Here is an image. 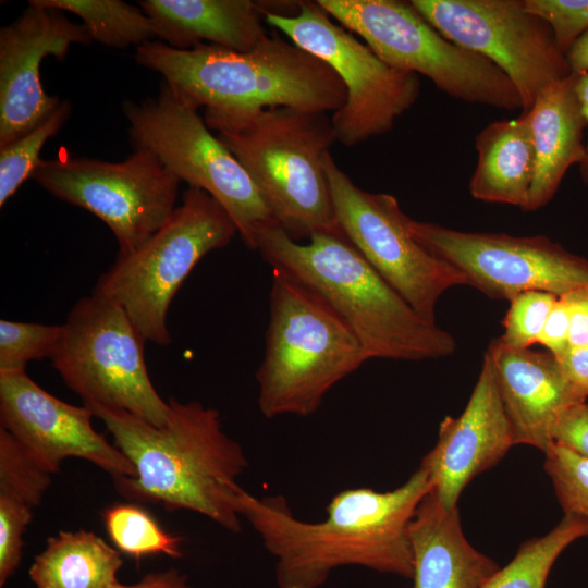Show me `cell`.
I'll list each match as a JSON object with an SVG mask.
<instances>
[{
    "mask_svg": "<svg viewBox=\"0 0 588 588\" xmlns=\"http://www.w3.org/2000/svg\"><path fill=\"white\" fill-rule=\"evenodd\" d=\"M431 490L419 467L385 492L351 488L335 494L324 519L297 518L283 495L242 494V516L274 560L278 588H320L344 566L413 578L409 523Z\"/></svg>",
    "mask_w": 588,
    "mask_h": 588,
    "instance_id": "6da1fadb",
    "label": "cell"
},
{
    "mask_svg": "<svg viewBox=\"0 0 588 588\" xmlns=\"http://www.w3.org/2000/svg\"><path fill=\"white\" fill-rule=\"evenodd\" d=\"M168 403L163 427L123 409L86 406L103 421L114 445L134 467V476L113 478L117 491L134 502L198 513L240 532L245 490L237 479L248 467L245 451L223 431L216 408L174 397Z\"/></svg>",
    "mask_w": 588,
    "mask_h": 588,
    "instance_id": "7a4b0ae2",
    "label": "cell"
},
{
    "mask_svg": "<svg viewBox=\"0 0 588 588\" xmlns=\"http://www.w3.org/2000/svg\"><path fill=\"white\" fill-rule=\"evenodd\" d=\"M134 60L159 73L196 110L286 107L334 113L346 99L342 81L327 63L279 33L268 34L249 52L209 44L180 50L155 40L135 48Z\"/></svg>",
    "mask_w": 588,
    "mask_h": 588,
    "instance_id": "3957f363",
    "label": "cell"
},
{
    "mask_svg": "<svg viewBox=\"0 0 588 588\" xmlns=\"http://www.w3.org/2000/svg\"><path fill=\"white\" fill-rule=\"evenodd\" d=\"M320 295L346 322L369 359L422 360L452 355L454 336L424 320L342 233L292 240L277 223L262 228L255 248Z\"/></svg>",
    "mask_w": 588,
    "mask_h": 588,
    "instance_id": "277c9868",
    "label": "cell"
},
{
    "mask_svg": "<svg viewBox=\"0 0 588 588\" xmlns=\"http://www.w3.org/2000/svg\"><path fill=\"white\" fill-rule=\"evenodd\" d=\"M204 120L245 169L292 240L342 233L324 169V158L336 142L327 113L286 107L205 110Z\"/></svg>",
    "mask_w": 588,
    "mask_h": 588,
    "instance_id": "5b68a950",
    "label": "cell"
},
{
    "mask_svg": "<svg viewBox=\"0 0 588 588\" xmlns=\"http://www.w3.org/2000/svg\"><path fill=\"white\" fill-rule=\"evenodd\" d=\"M265 353L256 372L266 418L307 417L369 358L346 322L315 291L273 268Z\"/></svg>",
    "mask_w": 588,
    "mask_h": 588,
    "instance_id": "8992f818",
    "label": "cell"
},
{
    "mask_svg": "<svg viewBox=\"0 0 588 588\" xmlns=\"http://www.w3.org/2000/svg\"><path fill=\"white\" fill-rule=\"evenodd\" d=\"M236 233L212 196L188 186L168 221L136 250L118 255L93 292L120 305L145 341L167 346L173 297L199 260L225 247Z\"/></svg>",
    "mask_w": 588,
    "mask_h": 588,
    "instance_id": "52a82bcc",
    "label": "cell"
},
{
    "mask_svg": "<svg viewBox=\"0 0 588 588\" xmlns=\"http://www.w3.org/2000/svg\"><path fill=\"white\" fill-rule=\"evenodd\" d=\"M341 26L364 39L388 65L428 77L442 93L501 110L522 109L518 91L488 59L442 36L400 0H317Z\"/></svg>",
    "mask_w": 588,
    "mask_h": 588,
    "instance_id": "ba28073f",
    "label": "cell"
},
{
    "mask_svg": "<svg viewBox=\"0 0 588 588\" xmlns=\"http://www.w3.org/2000/svg\"><path fill=\"white\" fill-rule=\"evenodd\" d=\"M145 342L120 305L93 292L69 311L50 359L83 405L123 409L163 427L170 407L149 378Z\"/></svg>",
    "mask_w": 588,
    "mask_h": 588,
    "instance_id": "9c48e42d",
    "label": "cell"
},
{
    "mask_svg": "<svg viewBox=\"0 0 588 588\" xmlns=\"http://www.w3.org/2000/svg\"><path fill=\"white\" fill-rule=\"evenodd\" d=\"M123 112L134 149H149L181 182L212 196L254 250L258 232L275 220L245 169L198 110L162 81L156 97L126 100Z\"/></svg>",
    "mask_w": 588,
    "mask_h": 588,
    "instance_id": "30bf717a",
    "label": "cell"
},
{
    "mask_svg": "<svg viewBox=\"0 0 588 588\" xmlns=\"http://www.w3.org/2000/svg\"><path fill=\"white\" fill-rule=\"evenodd\" d=\"M264 20L327 63L342 81L346 99L331 117L335 138L342 145L352 147L389 132L417 101L419 76L388 65L334 23L317 1H299L292 15L264 13Z\"/></svg>",
    "mask_w": 588,
    "mask_h": 588,
    "instance_id": "8fae6325",
    "label": "cell"
},
{
    "mask_svg": "<svg viewBox=\"0 0 588 588\" xmlns=\"http://www.w3.org/2000/svg\"><path fill=\"white\" fill-rule=\"evenodd\" d=\"M32 179L56 198L100 219L117 240L118 255L136 250L168 221L181 183L146 148L134 149L122 161L41 159Z\"/></svg>",
    "mask_w": 588,
    "mask_h": 588,
    "instance_id": "7c38bea8",
    "label": "cell"
},
{
    "mask_svg": "<svg viewBox=\"0 0 588 588\" xmlns=\"http://www.w3.org/2000/svg\"><path fill=\"white\" fill-rule=\"evenodd\" d=\"M324 169L345 237L424 320L436 323L439 298L453 286L468 285L466 277L413 237L394 196L358 187L331 154Z\"/></svg>",
    "mask_w": 588,
    "mask_h": 588,
    "instance_id": "4fadbf2b",
    "label": "cell"
},
{
    "mask_svg": "<svg viewBox=\"0 0 588 588\" xmlns=\"http://www.w3.org/2000/svg\"><path fill=\"white\" fill-rule=\"evenodd\" d=\"M442 36L495 64L516 87L522 112L548 85L571 74L550 26L524 0H412Z\"/></svg>",
    "mask_w": 588,
    "mask_h": 588,
    "instance_id": "5bb4252c",
    "label": "cell"
},
{
    "mask_svg": "<svg viewBox=\"0 0 588 588\" xmlns=\"http://www.w3.org/2000/svg\"><path fill=\"white\" fill-rule=\"evenodd\" d=\"M409 233L485 295L511 301L527 291L556 296L588 287V259L544 235L464 232L407 217Z\"/></svg>",
    "mask_w": 588,
    "mask_h": 588,
    "instance_id": "9a60e30c",
    "label": "cell"
},
{
    "mask_svg": "<svg viewBox=\"0 0 588 588\" xmlns=\"http://www.w3.org/2000/svg\"><path fill=\"white\" fill-rule=\"evenodd\" d=\"M90 42L83 23L38 0H30L0 29V148L37 126L61 101L42 87V60L49 56L62 60L72 45Z\"/></svg>",
    "mask_w": 588,
    "mask_h": 588,
    "instance_id": "2e32d148",
    "label": "cell"
},
{
    "mask_svg": "<svg viewBox=\"0 0 588 588\" xmlns=\"http://www.w3.org/2000/svg\"><path fill=\"white\" fill-rule=\"evenodd\" d=\"M94 414L45 391L25 371L0 373V421L50 474L68 457L95 464L112 478L135 474L132 463L91 424Z\"/></svg>",
    "mask_w": 588,
    "mask_h": 588,
    "instance_id": "e0dca14e",
    "label": "cell"
},
{
    "mask_svg": "<svg viewBox=\"0 0 588 588\" xmlns=\"http://www.w3.org/2000/svg\"><path fill=\"white\" fill-rule=\"evenodd\" d=\"M515 445L495 375L485 353L482 367L463 413L440 424L434 448L422 458L431 492L446 509L457 506L464 488L495 466Z\"/></svg>",
    "mask_w": 588,
    "mask_h": 588,
    "instance_id": "ac0fdd59",
    "label": "cell"
},
{
    "mask_svg": "<svg viewBox=\"0 0 588 588\" xmlns=\"http://www.w3.org/2000/svg\"><path fill=\"white\" fill-rule=\"evenodd\" d=\"M500 396L516 444L543 453L553 444L551 429L567 406L585 402L567 382L548 351L512 348L494 339L488 346Z\"/></svg>",
    "mask_w": 588,
    "mask_h": 588,
    "instance_id": "d6986e66",
    "label": "cell"
},
{
    "mask_svg": "<svg viewBox=\"0 0 588 588\" xmlns=\"http://www.w3.org/2000/svg\"><path fill=\"white\" fill-rule=\"evenodd\" d=\"M413 588H480L498 563L466 539L456 507L446 509L430 491L409 523Z\"/></svg>",
    "mask_w": 588,
    "mask_h": 588,
    "instance_id": "ffe728a7",
    "label": "cell"
},
{
    "mask_svg": "<svg viewBox=\"0 0 588 588\" xmlns=\"http://www.w3.org/2000/svg\"><path fill=\"white\" fill-rule=\"evenodd\" d=\"M577 75L543 88L529 108L535 152V173L526 211L544 207L556 194L571 167L585 155L584 131L588 123L576 93Z\"/></svg>",
    "mask_w": 588,
    "mask_h": 588,
    "instance_id": "44dd1931",
    "label": "cell"
},
{
    "mask_svg": "<svg viewBox=\"0 0 588 588\" xmlns=\"http://www.w3.org/2000/svg\"><path fill=\"white\" fill-rule=\"evenodd\" d=\"M138 4L156 23L158 41L180 50L209 44L249 52L268 35L259 1L140 0Z\"/></svg>",
    "mask_w": 588,
    "mask_h": 588,
    "instance_id": "7402d4cb",
    "label": "cell"
},
{
    "mask_svg": "<svg viewBox=\"0 0 588 588\" xmlns=\"http://www.w3.org/2000/svg\"><path fill=\"white\" fill-rule=\"evenodd\" d=\"M475 149L477 162L468 185L473 198L526 211L535 173L528 113L486 125L476 136Z\"/></svg>",
    "mask_w": 588,
    "mask_h": 588,
    "instance_id": "603a6c76",
    "label": "cell"
},
{
    "mask_svg": "<svg viewBox=\"0 0 588 588\" xmlns=\"http://www.w3.org/2000/svg\"><path fill=\"white\" fill-rule=\"evenodd\" d=\"M123 564L119 550L93 531H59L28 571L36 588H113Z\"/></svg>",
    "mask_w": 588,
    "mask_h": 588,
    "instance_id": "cb8c5ba5",
    "label": "cell"
},
{
    "mask_svg": "<svg viewBox=\"0 0 588 588\" xmlns=\"http://www.w3.org/2000/svg\"><path fill=\"white\" fill-rule=\"evenodd\" d=\"M42 5L77 15L93 39L106 47L135 48L158 40L156 23L122 0H38Z\"/></svg>",
    "mask_w": 588,
    "mask_h": 588,
    "instance_id": "d4e9b609",
    "label": "cell"
},
{
    "mask_svg": "<svg viewBox=\"0 0 588 588\" xmlns=\"http://www.w3.org/2000/svg\"><path fill=\"white\" fill-rule=\"evenodd\" d=\"M588 536V519L564 514L548 534L526 540L514 558L499 567L480 588H546L560 554L574 541Z\"/></svg>",
    "mask_w": 588,
    "mask_h": 588,
    "instance_id": "484cf974",
    "label": "cell"
},
{
    "mask_svg": "<svg viewBox=\"0 0 588 588\" xmlns=\"http://www.w3.org/2000/svg\"><path fill=\"white\" fill-rule=\"evenodd\" d=\"M102 518L110 540L122 553L135 559L160 553L182 556L183 538L167 532L140 505L115 503L105 510Z\"/></svg>",
    "mask_w": 588,
    "mask_h": 588,
    "instance_id": "4316f807",
    "label": "cell"
},
{
    "mask_svg": "<svg viewBox=\"0 0 588 588\" xmlns=\"http://www.w3.org/2000/svg\"><path fill=\"white\" fill-rule=\"evenodd\" d=\"M72 106L61 100L57 108L37 126L8 146L0 148V207L32 179L40 162V151L46 142L56 136L69 120Z\"/></svg>",
    "mask_w": 588,
    "mask_h": 588,
    "instance_id": "83f0119b",
    "label": "cell"
},
{
    "mask_svg": "<svg viewBox=\"0 0 588 588\" xmlns=\"http://www.w3.org/2000/svg\"><path fill=\"white\" fill-rule=\"evenodd\" d=\"M50 482L51 474L17 439L0 427V492L34 509L40 504Z\"/></svg>",
    "mask_w": 588,
    "mask_h": 588,
    "instance_id": "f1b7e54d",
    "label": "cell"
},
{
    "mask_svg": "<svg viewBox=\"0 0 588 588\" xmlns=\"http://www.w3.org/2000/svg\"><path fill=\"white\" fill-rule=\"evenodd\" d=\"M62 334V324L0 320V373L25 371L34 359L51 357Z\"/></svg>",
    "mask_w": 588,
    "mask_h": 588,
    "instance_id": "f546056e",
    "label": "cell"
},
{
    "mask_svg": "<svg viewBox=\"0 0 588 588\" xmlns=\"http://www.w3.org/2000/svg\"><path fill=\"white\" fill-rule=\"evenodd\" d=\"M544 455V470L564 514L588 519V460L556 443Z\"/></svg>",
    "mask_w": 588,
    "mask_h": 588,
    "instance_id": "4dcf8cb0",
    "label": "cell"
},
{
    "mask_svg": "<svg viewBox=\"0 0 588 588\" xmlns=\"http://www.w3.org/2000/svg\"><path fill=\"white\" fill-rule=\"evenodd\" d=\"M558 298L544 291H527L515 296L503 319V333L497 340L512 348H530L538 343Z\"/></svg>",
    "mask_w": 588,
    "mask_h": 588,
    "instance_id": "1f68e13d",
    "label": "cell"
},
{
    "mask_svg": "<svg viewBox=\"0 0 588 588\" xmlns=\"http://www.w3.org/2000/svg\"><path fill=\"white\" fill-rule=\"evenodd\" d=\"M524 5L550 26L564 54L588 30V0H524Z\"/></svg>",
    "mask_w": 588,
    "mask_h": 588,
    "instance_id": "d6a6232c",
    "label": "cell"
},
{
    "mask_svg": "<svg viewBox=\"0 0 588 588\" xmlns=\"http://www.w3.org/2000/svg\"><path fill=\"white\" fill-rule=\"evenodd\" d=\"M33 518V507L0 492V587L15 573L23 551V534Z\"/></svg>",
    "mask_w": 588,
    "mask_h": 588,
    "instance_id": "836d02e7",
    "label": "cell"
},
{
    "mask_svg": "<svg viewBox=\"0 0 588 588\" xmlns=\"http://www.w3.org/2000/svg\"><path fill=\"white\" fill-rule=\"evenodd\" d=\"M551 438L553 443L588 460V404L586 401L574 403L560 413L552 426Z\"/></svg>",
    "mask_w": 588,
    "mask_h": 588,
    "instance_id": "e575fe53",
    "label": "cell"
},
{
    "mask_svg": "<svg viewBox=\"0 0 588 588\" xmlns=\"http://www.w3.org/2000/svg\"><path fill=\"white\" fill-rule=\"evenodd\" d=\"M539 344L543 345L556 359L569 348L568 306L563 296H559L540 334Z\"/></svg>",
    "mask_w": 588,
    "mask_h": 588,
    "instance_id": "d590c367",
    "label": "cell"
},
{
    "mask_svg": "<svg viewBox=\"0 0 588 588\" xmlns=\"http://www.w3.org/2000/svg\"><path fill=\"white\" fill-rule=\"evenodd\" d=\"M562 296L568 306L569 347L588 345V287Z\"/></svg>",
    "mask_w": 588,
    "mask_h": 588,
    "instance_id": "8d00e7d4",
    "label": "cell"
},
{
    "mask_svg": "<svg viewBox=\"0 0 588 588\" xmlns=\"http://www.w3.org/2000/svg\"><path fill=\"white\" fill-rule=\"evenodd\" d=\"M558 362L572 389L586 401L588 397V345L569 347Z\"/></svg>",
    "mask_w": 588,
    "mask_h": 588,
    "instance_id": "74e56055",
    "label": "cell"
},
{
    "mask_svg": "<svg viewBox=\"0 0 588 588\" xmlns=\"http://www.w3.org/2000/svg\"><path fill=\"white\" fill-rule=\"evenodd\" d=\"M113 588H194L187 577L179 571L171 568L162 572L149 573L139 581L132 585H118Z\"/></svg>",
    "mask_w": 588,
    "mask_h": 588,
    "instance_id": "f35d334b",
    "label": "cell"
},
{
    "mask_svg": "<svg viewBox=\"0 0 588 588\" xmlns=\"http://www.w3.org/2000/svg\"><path fill=\"white\" fill-rule=\"evenodd\" d=\"M565 58L573 74L588 73V30L571 46Z\"/></svg>",
    "mask_w": 588,
    "mask_h": 588,
    "instance_id": "ab89813d",
    "label": "cell"
},
{
    "mask_svg": "<svg viewBox=\"0 0 588 588\" xmlns=\"http://www.w3.org/2000/svg\"><path fill=\"white\" fill-rule=\"evenodd\" d=\"M576 93L579 99L583 114L588 123V73L576 74ZM579 176L585 184H588V142L585 146V155L578 164Z\"/></svg>",
    "mask_w": 588,
    "mask_h": 588,
    "instance_id": "60d3db41",
    "label": "cell"
}]
</instances>
